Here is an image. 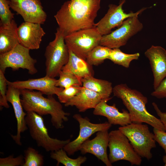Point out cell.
Listing matches in <instances>:
<instances>
[{
	"instance_id": "obj_25",
	"label": "cell",
	"mask_w": 166,
	"mask_h": 166,
	"mask_svg": "<svg viewBox=\"0 0 166 166\" xmlns=\"http://www.w3.org/2000/svg\"><path fill=\"white\" fill-rule=\"evenodd\" d=\"M66 151L61 148L51 152L50 157L57 161V166L61 164L65 166H80L87 160L86 157L80 156L76 159L69 157Z\"/></svg>"
},
{
	"instance_id": "obj_34",
	"label": "cell",
	"mask_w": 166,
	"mask_h": 166,
	"mask_svg": "<svg viewBox=\"0 0 166 166\" xmlns=\"http://www.w3.org/2000/svg\"><path fill=\"white\" fill-rule=\"evenodd\" d=\"M151 95L158 99L166 98V77L158 87L151 93Z\"/></svg>"
},
{
	"instance_id": "obj_27",
	"label": "cell",
	"mask_w": 166,
	"mask_h": 166,
	"mask_svg": "<svg viewBox=\"0 0 166 166\" xmlns=\"http://www.w3.org/2000/svg\"><path fill=\"white\" fill-rule=\"evenodd\" d=\"M24 154V162L22 166L43 165L44 156L35 149L29 147L25 151Z\"/></svg>"
},
{
	"instance_id": "obj_8",
	"label": "cell",
	"mask_w": 166,
	"mask_h": 166,
	"mask_svg": "<svg viewBox=\"0 0 166 166\" xmlns=\"http://www.w3.org/2000/svg\"><path fill=\"white\" fill-rule=\"evenodd\" d=\"M102 35L96 27L80 30L65 36L69 49L75 55L86 60L89 52L99 45Z\"/></svg>"
},
{
	"instance_id": "obj_15",
	"label": "cell",
	"mask_w": 166,
	"mask_h": 166,
	"mask_svg": "<svg viewBox=\"0 0 166 166\" xmlns=\"http://www.w3.org/2000/svg\"><path fill=\"white\" fill-rule=\"evenodd\" d=\"M151 65L156 89L166 77V50L160 46L152 45L144 53Z\"/></svg>"
},
{
	"instance_id": "obj_35",
	"label": "cell",
	"mask_w": 166,
	"mask_h": 166,
	"mask_svg": "<svg viewBox=\"0 0 166 166\" xmlns=\"http://www.w3.org/2000/svg\"><path fill=\"white\" fill-rule=\"evenodd\" d=\"M154 109L163 124L165 131L166 132V113L162 112L156 104L153 102L152 103Z\"/></svg>"
},
{
	"instance_id": "obj_13",
	"label": "cell",
	"mask_w": 166,
	"mask_h": 166,
	"mask_svg": "<svg viewBox=\"0 0 166 166\" xmlns=\"http://www.w3.org/2000/svg\"><path fill=\"white\" fill-rule=\"evenodd\" d=\"M10 6L21 15L24 22L43 24L47 14L41 0H9Z\"/></svg>"
},
{
	"instance_id": "obj_16",
	"label": "cell",
	"mask_w": 166,
	"mask_h": 166,
	"mask_svg": "<svg viewBox=\"0 0 166 166\" xmlns=\"http://www.w3.org/2000/svg\"><path fill=\"white\" fill-rule=\"evenodd\" d=\"M20 95L21 89L8 85L6 98L8 102L12 105L17 123V134L11 136L15 143L20 146L22 145L21 134L28 129L25 119L26 113L23 111Z\"/></svg>"
},
{
	"instance_id": "obj_10",
	"label": "cell",
	"mask_w": 166,
	"mask_h": 166,
	"mask_svg": "<svg viewBox=\"0 0 166 166\" xmlns=\"http://www.w3.org/2000/svg\"><path fill=\"white\" fill-rule=\"evenodd\" d=\"M30 50L19 44L10 51L0 54V70L5 73L7 68L13 70L22 68L27 69L30 74L37 73V61L31 56Z\"/></svg>"
},
{
	"instance_id": "obj_17",
	"label": "cell",
	"mask_w": 166,
	"mask_h": 166,
	"mask_svg": "<svg viewBox=\"0 0 166 166\" xmlns=\"http://www.w3.org/2000/svg\"><path fill=\"white\" fill-rule=\"evenodd\" d=\"M40 24L24 22L18 27L19 44L29 49L40 48L42 38L45 33Z\"/></svg>"
},
{
	"instance_id": "obj_3",
	"label": "cell",
	"mask_w": 166,
	"mask_h": 166,
	"mask_svg": "<svg viewBox=\"0 0 166 166\" xmlns=\"http://www.w3.org/2000/svg\"><path fill=\"white\" fill-rule=\"evenodd\" d=\"M114 95L120 99L128 110L132 122L145 123L159 130L165 131L160 119L151 114L147 110L148 98L141 92L121 84L113 87Z\"/></svg>"
},
{
	"instance_id": "obj_7",
	"label": "cell",
	"mask_w": 166,
	"mask_h": 166,
	"mask_svg": "<svg viewBox=\"0 0 166 166\" xmlns=\"http://www.w3.org/2000/svg\"><path fill=\"white\" fill-rule=\"evenodd\" d=\"M108 147V157L111 163L124 160L132 165H140L142 158L135 151L126 136L119 129L109 133Z\"/></svg>"
},
{
	"instance_id": "obj_23",
	"label": "cell",
	"mask_w": 166,
	"mask_h": 166,
	"mask_svg": "<svg viewBox=\"0 0 166 166\" xmlns=\"http://www.w3.org/2000/svg\"><path fill=\"white\" fill-rule=\"evenodd\" d=\"M81 81L83 87L100 94L104 98L110 97L113 93L112 83L107 80L97 79L92 76L84 77Z\"/></svg>"
},
{
	"instance_id": "obj_30",
	"label": "cell",
	"mask_w": 166,
	"mask_h": 166,
	"mask_svg": "<svg viewBox=\"0 0 166 166\" xmlns=\"http://www.w3.org/2000/svg\"><path fill=\"white\" fill-rule=\"evenodd\" d=\"M82 86H73L63 89L57 95L59 101L64 104L76 95Z\"/></svg>"
},
{
	"instance_id": "obj_9",
	"label": "cell",
	"mask_w": 166,
	"mask_h": 166,
	"mask_svg": "<svg viewBox=\"0 0 166 166\" xmlns=\"http://www.w3.org/2000/svg\"><path fill=\"white\" fill-rule=\"evenodd\" d=\"M143 24L138 16L129 17L123 22L119 28L110 33L102 35L100 45L111 49L124 46L132 36L143 29Z\"/></svg>"
},
{
	"instance_id": "obj_4",
	"label": "cell",
	"mask_w": 166,
	"mask_h": 166,
	"mask_svg": "<svg viewBox=\"0 0 166 166\" xmlns=\"http://www.w3.org/2000/svg\"><path fill=\"white\" fill-rule=\"evenodd\" d=\"M55 34L54 39L46 46L44 54L45 76L53 78L59 76L62 67L68 62L69 55L63 32L58 27Z\"/></svg>"
},
{
	"instance_id": "obj_19",
	"label": "cell",
	"mask_w": 166,
	"mask_h": 166,
	"mask_svg": "<svg viewBox=\"0 0 166 166\" xmlns=\"http://www.w3.org/2000/svg\"><path fill=\"white\" fill-rule=\"evenodd\" d=\"M112 98V97H110L102 100L94 109L93 114L106 117L111 125L124 126L131 123L132 122L128 111L123 109L120 112L115 104L110 105L107 104V101Z\"/></svg>"
},
{
	"instance_id": "obj_18",
	"label": "cell",
	"mask_w": 166,
	"mask_h": 166,
	"mask_svg": "<svg viewBox=\"0 0 166 166\" xmlns=\"http://www.w3.org/2000/svg\"><path fill=\"white\" fill-rule=\"evenodd\" d=\"M57 80L45 76L36 79L11 82L7 80V85L20 89L36 90L47 95H57L64 88L56 86Z\"/></svg>"
},
{
	"instance_id": "obj_33",
	"label": "cell",
	"mask_w": 166,
	"mask_h": 166,
	"mask_svg": "<svg viewBox=\"0 0 166 166\" xmlns=\"http://www.w3.org/2000/svg\"><path fill=\"white\" fill-rule=\"evenodd\" d=\"M155 140L164 149L166 154V132L153 128Z\"/></svg>"
},
{
	"instance_id": "obj_11",
	"label": "cell",
	"mask_w": 166,
	"mask_h": 166,
	"mask_svg": "<svg viewBox=\"0 0 166 166\" xmlns=\"http://www.w3.org/2000/svg\"><path fill=\"white\" fill-rule=\"evenodd\" d=\"M73 117L78 122L80 130L77 138L70 141L63 148L69 156L73 155L79 150L81 145L93 134L99 131L109 130L112 125L108 122L98 124L92 123L88 118L83 117L78 114H74Z\"/></svg>"
},
{
	"instance_id": "obj_20",
	"label": "cell",
	"mask_w": 166,
	"mask_h": 166,
	"mask_svg": "<svg viewBox=\"0 0 166 166\" xmlns=\"http://www.w3.org/2000/svg\"><path fill=\"white\" fill-rule=\"evenodd\" d=\"M100 94L82 87L80 91L74 97L65 104V106H75L80 112L94 109L103 99Z\"/></svg>"
},
{
	"instance_id": "obj_32",
	"label": "cell",
	"mask_w": 166,
	"mask_h": 166,
	"mask_svg": "<svg viewBox=\"0 0 166 166\" xmlns=\"http://www.w3.org/2000/svg\"><path fill=\"white\" fill-rule=\"evenodd\" d=\"M24 157L20 155L14 157L13 155L0 158V166H23L24 163Z\"/></svg>"
},
{
	"instance_id": "obj_24",
	"label": "cell",
	"mask_w": 166,
	"mask_h": 166,
	"mask_svg": "<svg viewBox=\"0 0 166 166\" xmlns=\"http://www.w3.org/2000/svg\"><path fill=\"white\" fill-rule=\"evenodd\" d=\"M140 56L139 53L127 54L122 52L119 48L112 49L108 59L115 64L128 68L131 62L138 60Z\"/></svg>"
},
{
	"instance_id": "obj_5",
	"label": "cell",
	"mask_w": 166,
	"mask_h": 166,
	"mask_svg": "<svg viewBox=\"0 0 166 166\" xmlns=\"http://www.w3.org/2000/svg\"><path fill=\"white\" fill-rule=\"evenodd\" d=\"M118 129L127 137L136 152L149 160L152 157L151 151L156 147L154 135L146 124L132 122Z\"/></svg>"
},
{
	"instance_id": "obj_26",
	"label": "cell",
	"mask_w": 166,
	"mask_h": 166,
	"mask_svg": "<svg viewBox=\"0 0 166 166\" xmlns=\"http://www.w3.org/2000/svg\"><path fill=\"white\" fill-rule=\"evenodd\" d=\"M112 49L98 45L93 49L88 54L86 60L91 66H97L108 59Z\"/></svg>"
},
{
	"instance_id": "obj_12",
	"label": "cell",
	"mask_w": 166,
	"mask_h": 166,
	"mask_svg": "<svg viewBox=\"0 0 166 166\" xmlns=\"http://www.w3.org/2000/svg\"><path fill=\"white\" fill-rule=\"evenodd\" d=\"M126 0H121L118 5L109 4L107 13L98 22L95 23L94 27L102 36L110 33L113 29L119 27L125 19L138 16L147 8H142L135 13L132 11L126 13L122 8Z\"/></svg>"
},
{
	"instance_id": "obj_29",
	"label": "cell",
	"mask_w": 166,
	"mask_h": 166,
	"mask_svg": "<svg viewBox=\"0 0 166 166\" xmlns=\"http://www.w3.org/2000/svg\"><path fill=\"white\" fill-rule=\"evenodd\" d=\"M10 8L9 0H0V25L9 24L14 19V14Z\"/></svg>"
},
{
	"instance_id": "obj_6",
	"label": "cell",
	"mask_w": 166,
	"mask_h": 166,
	"mask_svg": "<svg viewBox=\"0 0 166 166\" xmlns=\"http://www.w3.org/2000/svg\"><path fill=\"white\" fill-rule=\"evenodd\" d=\"M26 121L32 138L38 146L47 152H52L62 148L70 141L69 139L61 140L50 137L42 116L33 111L26 112Z\"/></svg>"
},
{
	"instance_id": "obj_36",
	"label": "cell",
	"mask_w": 166,
	"mask_h": 166,
	"mask_svg": "<svg viewBox=\"0 0 166 166\" xmlns=\"http://www.w3.org/2000/svg\"><path fill=\"white\" fill-rule=\"evenodd\" d=\"M163 161L164 163V165L166 166V155L163 156Z\"/></svg>"
},
{
	"instance_id": "obj_1",
	"label": "cell",
	"mask_w": 166,
	"mask_h": 166,
	"mask_svg": "<svg viewBox=\"0 0 166 166\" xmlns=\"http://www.w3.org/2000/svg\"><path fill=\"white\" fill-rule=\"evenodd\" d=\"M101 0H69L65 2L54 16L65 36L73 32L94 26Z\"/></svg>"
},
{
	"instance_id": "obj_28",
	"label": "cell",
	"mask_w": 166,
	"mask_h": 166,
	"mask_svg": "<svg viewBox=\"0 0 166 166\" xmlns=\"http://www.w3.org/2000/svg\"><path fill=\"white\" fill-rule=\"evenodd\" d=\"M56 86L64 89L73 86H82L81 79L69 72L61 70Z\"/></svg>"
},
{
	"instance_id": "obj_22",
	"label": "cell",
	"mask_w": 166,
	"mask_h": 166,
	"mask_svg": "<svg viewBox=\"0 0 166 166\" xmlns=\"http://www.w3.org/2000/svg\"><path fill=\"white\" fill-rule=\"evenodd\" d=\"M69 50V58L67 63L63 66L61 70L71 73L80 79L93 76L94 72L92 66L85 60L75 55Z\"/></svg>"
},
{
	"instance_id": "obj_21",
	"label": "cell",
	"mask_w": 166,
	"mask_h": 166,
	"mask_svg": "<svg viewBox=\"0 0 166 166\" xmlns=\"http://www.w3.org/2000/svg\"><path fill=\"white\" fill-rule=\"evenodd\" d=\"M17 28L14 19L9 24L0 25V54L10 51L19 44Z\"/></svg>"
},
{
	"instance_id": "obj_2",
	"label": "cell",
	"mask_w": 166,
	"mask_h": 166,
	"mask_svg": "<svg viewBox=\"0 0 166 166\" xmlns=\"http://www.w3.org/2000/svg\"><path fill=\"white\" fill-rule=\"evenodd\" d=\"M21 102L26 112L33 111L41 115L48 114L51 116V121L54 127L61 129L64 127V122L67 121L70 113L65 112L59 101L53 95L45 97L41 92L33 90L21 89Z\"/></svg>"
},
{
	"instance_id": "obj_14",
	"label": "cell",
	"mask_w": 166,
	"mask_h": 166,
	"mask_svg": "<svg viewBox=\"0 0 166 166\" xmlns=\"http://www.w3.org/2000/svg\"><path fill=\"white\" fill-rule=\"evenodd\" d=\"M109 144L108 130L96 132V136L93 139H88L81 146L79 150L81 153H89L101 160L106 166H112L107 153Z\"/></svg>"
},
{
	"instance_id": "obj_31",
	"label": "cell",
	"mask_w": 166,
	"mask_h": 166,
	"mask_svg": "<svg viewBox=\"0 0 166 166\" xmlns=\"http://www.w3.org/2000/svg\"><path fill=\"white\" fill-rule=\"evenodd\" d=\"M4 73L0 70V106L8 108L9 105L6 96L8 85Z\"/></svg>"
}]
</instances>
